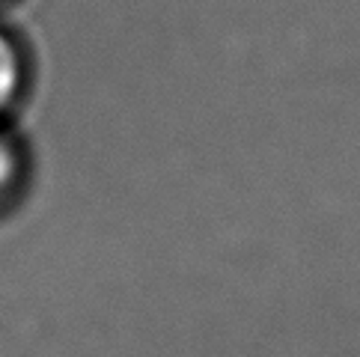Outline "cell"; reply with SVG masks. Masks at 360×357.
Here are the masks:
<instances>
[{"instance_id":"obj_1","label":"cell","mask_w":360,"mask_h":357,"mask_svg":"<svg viewBox=\"0 0 360 357\" xmlns=\"http://www.w3.org/2000/svg\"><path fill=\"white\" fill-rule=\"evenodd\" d=\"M33 86V57L24 39L0 21V122H15Z\"/></svg>"},{"instance_id":"obj_2","label":"cell","mask_w":360,"mask_h":357,"mask_svg":"<svg viewBox=\"0 0 360 357\" xmlns=\"http://www.w3.org/2000/svg\"><path fill=\"white\" fill-rule=\"evenodd\" d=\"M33 155L15 122H0V221L15 212L30 190Z\"/></svg>"},{"instance_id":"obj_3","label":"cell","mask_w":360,"mask_h":357,"mask_svg":"<svg viewBox=\"0 0 360 357\" xmlns=\"http://www.w3.org/2000/svg\"><path fill=\"white\" fill-rule=\"evenodd\" d=\"M6 4H12V0H0V6H6Z\"/></svg>"}]
</instances>
